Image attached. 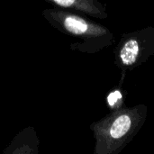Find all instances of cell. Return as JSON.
<instances>
[{
    "mask_svg": "<svg viewBox=\"0 0 154 154\" xmlns=\"http://www.w3.org/2000/svg\"><path fill=\"white\" fill-rule=\"evenodd\" d=\"M148 116V106H123L89 125L94 139V154H119L136 136Z\"/></svg>",
    "mask_w": 154,
    "mask_h": 154,
    "instance_id": "1",
    "label": "cell"
},
{
    "mask_svg": "<svg viewBox=\"0 0 154 154\" xmlns=\"http://www.w3.org/2000/svg\"><path fill=\"white\" fill-rule=\"evenodd\" d=\"M42 14L59 32L79 40L69 45L72 51L96 54L115 43L113 32L87 15L60 7L44 9Z\"/></svg>",
    "mask_w": 154,
    "mask_h": 154,
    "instance_id": "2",
    "label": "cell"
},
{
    "mask_svg": "<svg viewBox=\"0 0 154 154\" xmlns=\"http://www.w3.org/2000/svg\"><path fill=\"white\" fill-rule=\"evenodd\" d=\"M153 55L154 25L123 33L114 49V63L121 71V81Z\"/></svg>",
    "mask_w": 154,
    "mask_h": 154,
    "instance_id": "3",
    "label": "cell"
},
{
    "mask_svg": "<svg viewBox=\"0 0 154 154\" xmlns=\"http://www.w3.org/2000/svg\"><path fill=\"white\" fill-rule=\"evenodd\" d=\"M56 7L70 10L90 18L106 19L108 17L106 5L100 0H44Z\"/></svg>",
    "mask_w": 154,
    "mask_h": 154,
    "instance_id": "4",
    "label": "cell"
},
{
    "mask_svg": "<svg viewBox=\"0 0 154 154\" xmlns=\"http://www.w3.org/2000/svg\"><path fill=\"white\" fill-rule=\"evenodd\" d=\"M39 140L33 127H26L20 132L4 151L7 154H35L38 152Z\"/></svg>",
    "mask_w": 154,
    "mask_h": 154,
    "instance_id": "5",
    "label": "cell"
},
{
    "mask_svg": "<svg viewBox=\"0 0 154 154\" xmlns=\"http://www.w3.org/2000/svg\"><path fill=\"white\" fill-rule=\"evenodd\" d=\"M122 98H123V97H122L119 90H116V91L110 93V95L108 96V103L111 106L112 109L117 108V105H116L117 102L116 101H117V99L119 100V99H122Z\"/></svg>",
    "mask_w": 154,
    "mask_h": 154,
    "instance_id": "6",
    "label": "cell"
}]
</instances>
